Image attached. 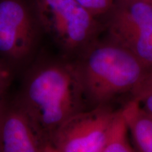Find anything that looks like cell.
I'll use <instances>...</instances> for the list:
<instances>
[{
	"label": "cell",
	"instance_id": "obj_6",
	"mask_svg": "<svg viewBox=\"0 0 152 152\" xmlns=\"http://www.w3.org/2000/svg\"><path fill=\"white\" fill-rule=\"evenodd\" d=\"M37 39L35 19L23 0H0V57L13 66L26 60Z\"/></svg>",
	"mask_w": 152,
	"mask_h": 152
},
{
	"label": "cell",
	"instance_id": "obj_1",
	"mask_svg": "<svg viewBox=\"0 0 152 152\" xmlns=\"http://www.w3.org/2000/svg\"><path fill=\"white\" fill-rule=\"evenodd\" d=\"M81 96L73 65L47 61L30 68L14 102L44 144L66 120L81 111Z\"/></svg>",
	"mask_w": 152,
	"mask_h": 152
},
{
	"label": "cell",
	"instance_id": "obj_13",
	"mask_svg": "<svg viewBox=\"0 0 152 152\" xmlns=\"http://www.w3.org/2000/svg\"><path fill=\"white\" fill-rule=\"evenodd\" d=\"M40 152H61L54 147V145H52V144L49 143H45L41 147V151Z\"/></svg>",
	"mask_w": 152,
	"mask_h": 152
},
{
	"label": "cell",
	"instance_id": "obj_11",
	"mask_svg": "<svg viewBox=\"0 0 152 152\" xmlns=\"http://www.w3.org/2000/svg\"><path fill=\"white\" fill-rule=\"evenodd\" d=\"M13 79L12 66L0 58V100L5 98V94Z\"/></svg>",
	"mask_w": 152,
	"mask_h": 152
},
{
	"label": "cell",
	"instance_id": "obj_10",
	"mask_svg": "<svg viewBox=\"0 0 152 152\" xmlns=\"http://www.w3.org/2000/svg\"><path fill=\"white\" fill-rule=\"evenodd\" d=\"M82 7L95 17L104 16L111 10L115 0H75Z\"/></svg>",
	"mask_w": 152,
	"mask_h": 152
},
{
	"label": "cell",
	"instance_id": "obj_7",
	"mask_svg": "<svg viewBox=\"0 0 152 152\" xmlns=\"http://www.w3.org/2000/svg\"><path fill=\"white\" fill-rule=\"evenodd\" d=\"M42 144L15 102L0 100V152H40Z\"/></svg>",
	"mask_w": 152,
	"mask_h": 152
},
{
	"label": "cell",
	"instance_id": "obj_4",
	"mask_svg": "<svg viewBox=\"0 0 152 152\" xmlns=\"http://www.w3.org/2000/svg\"><path fill=\"white\" fill-rule=\"evenodd\" d=\"M111 39L134 54L152 71V0H115L106 14Z\"/></svg>",
	"mask_w": 152,
	"mask_h": 152
},
{
	"label": "cell",
	"instance_id": "obj_5",
	"mask_svg": "<svg viewBox=\"0 0 152 152\" xmlns=\"http://www.w3.org/2000/svg\"><path fill=\"white\" fill-rule=\"evenodd\" d=\"M117 111L106 106L81 110L57 129L49 143L61 152H101Z\"/></svg>",
	"mask_w": 152,
	"mask_h": 152
},
{
	"label": "cell",
	"instance_id": "obj_3",
	"mask_svg": "<svg viewBox=\"0 0 152 152\" xmlns=\"http://www.w3.org/2000/svg\"><path fill=\"white\" fill-rule=\"evenodd\" d=\"M39 24L67 53H80L96 40L97 18L75 0H34Z\"/></svg>",
	"mask_w": 152,
	"mask_h": 152
},
{
	"label": "cell",
	"instance_id": "obj_12",
	"mask_svg": "<svg viewBox=\"0 0 152 152\" xmlns=\"http://www.w3.org/2000/svg\"><path fill=\"white\" fill-rule=\"evenodd\" d=\"M144 93L152 96V71H150L147 77L133 93Z\"/></svg>",
	"mask_w": 152,
	"mask_h": 152
},
{
	"label": "cell",
	"instance_id": "obj_8",
	"mask_svg": "<svg viewBox=\"0 0 152 152\" xmlns=\"http://www.w3.org/2000/svg\"><path fill=\"white\" fill-rule=\"evenodd\" d=\"M135 152H152V118L132 99L121 109Z\"/></svg>",
	"mask_w": 152,
	"mask_h": 152
},
{
	"label": "cell",
	"instance_id": "obj_9",
	"mask_svg": "<svg viewBox=\"0 0 152 152\" xmlns=\"http://www.w3.org/2000/svg\"><path fill=\"white\" fill-rule=\"evenodd\" d=\"M128 129L121 109L117 111L111 130L101 152H135L131 147Z\"/></svg>",
	"mask_w": 152,
	"mask_h": 152
},
{
	"label": "cell",
	"instance_id": "obj_2",
	"mask_svg": "<svg viewBox=\"0 0 152 152\" xmlns=\"http://www.w3.org/2000/svg\"><path fill=\"white\" fill-rule=\"evenodd\" d=\"M72 65L82 94L94 106L132 94L151 71L130 51L110 39H96Z\"/></svg>",
	"mask_w": 152,
	"mask_h": 152
}]
</instances>
